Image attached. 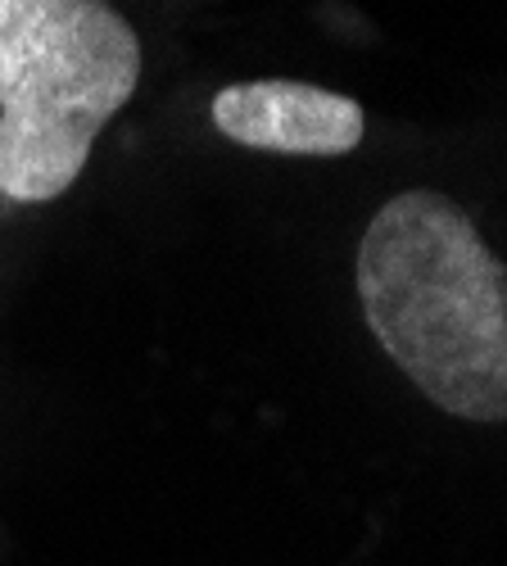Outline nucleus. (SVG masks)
<instances>
[{
    "label": "nucleus",
    "mask_w": 507,
    "mask_h": 566,
    "mask_svg": "<svg viewBox=\"0 0 507 566\" xmlns=\"http://www.w3.org/2000/svg\"><path fill=\"white\" fill-rule=\"evenodd\" d=\"M358 304L390 363L440 412L507 421V263L440 191H399L358 241Z\"/></svg>",
    "instance_id": "nucleus-1"
},
{
    "label": "nucleus",
    "mask_w": 507,
    "mask_h": 566,
    "mask_svg": "<svg viewBox=\"0 0 507 566\" xmlns=\"http://www.w3.org/2000/svg\"><path fill=\"white\" fill-rule=\"evenodd\" d=\"M141 64V36L109 0H0V200H60Z\"/></svg>",
    "instance_id": "nucleus-2"
},
{
    "label": "nucleus",
    "mask_w": 507,
    "mask_h": 566,
    "mask_svg": "<svg viewBox=\"0 0 507 566\" xmlns=\"http://www.w3.org/2000/svg\"><path fill=\"white\" fill-rule=\"evenodd\" d=\"M213 127L245 150L336 159L362 146L367 114L353 96H340V91L291 77H263L222 86L213 96Z\"/></svg>",
    "instance_id": "nucleus-3"
}]
</instances>
